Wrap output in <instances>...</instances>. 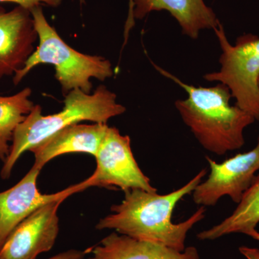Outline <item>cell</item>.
I'll use <instances>...</instances> for the list:
<instances>
[{
  "label": "cell",
  "mask_w": 259,
  "mask_h": 259,
  "mask_svg": "<svg viewBox=\"0 0 259 259\" xmlns=\"http://www.w3.org/2000/svg\"><path fill=\"white\" fill-rule=\"evenodd\" d=\"M92 256L87 259H199L194 246L180 251L166 245L136 239L114 232L100 244L86 250Z\"/></svg>",
  "instance_id": "7c38bea8"
},
{
  "label": "cell",
  "mask_w": 259,
  "mask_h": 259,
  "mask_svg": "<svg viewBox=\"0 0 259 259\" xmlns=\"http://www.w3.org/2000/svg\"><path fill=\"white\" fill-rule=\"evenodd\" d=\"M259 175L243 194L236 209L219 224L200 232L197 238L201 241H213L232 233H242L259 241Z\"/></svg>",
  "instance_id": "5bb4252c"
},
{
  "label": "cell",
  "mask_w": 259,
  "mask_h": 259,
  "mask_svg": "<svg viewBox=\"0 0 259 259\" xmlns=\"http://www.w3.org/2000/svg\"><path fill=\"white\" fill-rule=\"evenodd\" d=\"M87 252L82 250L71 249L62 252L48 259H83Z\"/></svg>",
  "instance_id": "e0dca14e"
},
{
  "label": "cell",
  "mask_w": 259,
  "mask_h": 259,
  "mask_svg": "<svg viewBox=\"0 0 259 259\" xmlns=\"http://www.w3.org/2000/svg\"><path fill=\"white\" fill-rule=\"evenodd\" d=\"M206 160L210 173L192 192L194 203L203 207L214 206L222 197L228 196L238 204L259 170V136L256 146L248 152L238 153L222 163L207 156Z\"/></svg>",
  "instance_id": "52a82bcc"
},
{
  "label": "cell",
  "mask_w": 259,
  "mask_h": 259,
  "mask_svg": "<svg viewBox=\"0 0 259 259\" xmlns=\"http://www.w3.org/2000/svg\"><path fill=\"white\" fill-rule=\"evenodd\" d=\"M80 3H81V4H83V3H85V0H79Z\"/></svg>",
  "instance_id": "ffe728a7"
},
{
  "label": "cell",
  "mask_w": 259,
  "mask_h": 259,
  "mask_svg": "<svg viewBox=\"0 0 259 259\" xmlns=\"http://www.w3.org/2000/svg\"><path fill=\"white\" fill-rule=\"evenodd\" d=\"M214 30L222 50L221 68L204 79L228 87L236 106L259 120V37L245 34L232 45L221 24Z\"/></svg>",
  "instance_id": "5b68a950"
},
{
  "label": "cell",
  "mask_w": 259,
  "mask_h": 259,
  "mask_svg": "<svg viewBox=\"0 0 259 259\" xmlns=\"http://www.w3.org/2000/svg\"><path fill=\"white\" fill-rule=\"evenodd\" d=\"M57 200L39 207L10 233L0 249V259H37L52 249L59 232Z\"/></svg>",
  "instance_id": "9c48e42d"
},
{
  "label": "cell",
  "mask_w": 259,
  "mask_h": 259,
  "mask_svg": "<svg viewBox=\"0 0 259 259\" xmlns=\"http://www.w3.org/2000/svg\"><path fill=\"white\" fill-rule=\"evenodd\" d=\"M207 173L205 168L201 170L186 185L168 194L139 189L125 191L122 202L112 206L111 214L99 221L97 229L115 230L136 239L184 251L187 233L204 219L205 207L201 206L190 218L180 223L172 222V214L181 199L192 193Z\"/></svg>",
  "instance_id": "6da1fadb"
},
{
  "label": "cell",
  "mask_w": 259,
  "mask_h": 259,
  "mask_svg": "<svg viewBox=\"0 0 259 259\" xmlns=\"http://www.w3.org/2000/svg\"><path fill=\"white\" fill-rule=\"evenodd\" d=\"M40 168L32 166L18 183L0 192V249L13 230L39 207L88 189L83 181L57 193L44 194L37 187Z\"/></svg>",
  "instance_id": "ba28073f"
},
{
  "label": "cell",
  "mask_w": 259,
  "mask_h": 259,
  "mask_svg": "<svg viewBox=\"0 0 259 259\" xmlns=\"http://www.w3.org/2000/svg\"><path fill=\"white\" fill-rule=\"evenodd\" d=\"M108 125L75 124L65 127L30 150L35 156L34 166L42 169L53 158L70 153H85L96 156Z\"/></svg>",
  "instance_id": "8fae6325"
},
{
  "label": "cell",
  "mask_w": 259,
  "mask_h": 259,
  "mask_svg": "<svg viewBox=\"0 0 259 259\" xmlns=\"http://www.w3.org/2000/svg\"><path fill=\"white\" fill-rule=\"evenodd\" d=\"M37 39L30 10L17 5L7 11L0 6V79L23 69Z\"/></svg>",
  "instance_id": "30bf717a"
},
{
  "label": "cell",
  "mask_w": 259,
  "mask_h": 259,
  "mask_svg": "<svg viewBox=\"0 0 259 259\" xmlns=\"http://www.w3.org/2000/svg\"><path fill=\"white\" fill-rule=\"evenodd\" d=\"M134 13H133V0H130V8L128 18H127V21H126L125 27V38H127L128 37V33L130 30L134 27Z\"/></svg>",
  "instance_id": "d6986e66"
},
{
  "label": "cell",
  "mask_w": 259,
  "mask_h": 259,
  "mask_svg": "<svg viewBox=\"0 0 259 259\" xmlns=\"http://www.w3.org/2000/svg\"><path fill=\"white\" fill-rule=\"evenodd\" d=\"M31 95V89L25 88L11 96L0 95V160L3 162L9 156L15 129L35 106Z\"/></svg>",
  "instance_id": "9a60e30c"
},
{
  "label": "cell",
  "mask_w": 259,
  "mask_h": 259,
  "mask_svg": "<svg viewBox=\"0 0 259 259\" xmlns=\"http://www.w3.org/2000/svg\"><path fill=\"white\" fill-rule=\"evenodd\" d=\"M38 35V45L23 69L13 76L15 86L39 64H52L55 77L60 83L63 95L79 89L90 94L93 78L105 81L113 75L110 61L99 56L81 54L69 47L47 21L41 6L30 10Z\"/></svg>",
  "instance_id": "277c9868"
},
{
  "label": "cell",
  "mask_w": 259,
  "mask_h": 259,
  "mask_svg": "<svg viewBox=\"0 0 259 259\" xmlns=\"http://www.w3.org/2000/svg\"><path fill=\"white\" fill-rule=\"evenodd\" d=\"M239 251L246 259H259V249L258 248L241 246L239 248Z\"/></svg>",
  "instance_id": "ac0fdd59"
},
{
  "label": "cell",
  "mask_w": 259,
  "mask_h": 259,
  "mask_svg": "<svg viewBox=\"0 0 259 259\" xmlns=\"http://www.w3.org/2000/svg\"><path fill=\"white\" fill-rule=\"evenodd\" d=\"M153 66L187 92V98L177 100L175 106L185 125L206 151L223 156L244 146L245 129L255 120L236 105H230L232 96L228 87L219 83L212 88H197Z\"/></svg>",
  "instance_id": "7a4b0ae2"
},
{
  "label": "cell",
  "mask_w": 259,
  "mask_h": 259,
  "mask_svg": "<svg viewBox=\"0 0 259 259\" xmlns=\"http://www.w3.org/2000/svg\"><path fill=\"white\" fill-rule=\"evenodd\" d=\"M258 85H259V79H258Z\"/></svg>",
  "instance_id": "44dd1931"
},
{
  "label": "cell",
  "mask_w": 259,
  "mask_h": 259,
  "mask_svg": "<svg viewBox=\"0 0 259 259\" xmlns=\"http://www.w3.org/2000/svg\"><path fill=\"white\" fill-rule=\"evenodd\" d=\"M95 157L96 169L84 180L88 188L101 187L120 189L123 192L133 189L157 192L135 159L129 136H122L116 127H107Z\"/></svg>",
  "instance_id": "8992f818"
},
{
  "label": "cell",
  "mask_w": 259,
  "mask_h": 259,
  "mask_svg": "<svg viewBox=\"0 0 259 259\" xmlns=\"http://www.w3.org/2000/svg\"><path fill=\"white\" fill-rule=\"evenodd\" d=\"M64 97V107L60 112L44 116L41 107L35 105L15 129L9 156L0 171L3 180L10 178L15 163L25 151H30L65 127L82 121L107 124L112 117L126 111L125 107L117 102L115 94L103 85L93 93L88 94L76 89Z\"/></svg>",
  "instance_id": "3957f363"
},
{
  "label": "cell",
  "mask_w": 259,
  "mask_h": 259,
  "mask_svg": "<svg viewBox=\"0 0 259 259\" xmlns=\"http://www.w3.org/2000/svg\"><path fill=\"white\" fill-rule=\"evenodd\" d=\"M12 3L23 7L29 10L42 5L56 8L62 3V0H0V3Z\"/></svg>",
  "instance_id": "2e32d148"
},
{
  "label": "cell",
  "mask_w": 259,
  "mask_h": 259,
  "mask_svg": "<svg viewBox=\"0 0 259 259\" xmlns=\"http://www.w3.org/2000/svg\"><path fill=\"white\" fill-rule=\"evenodd\" d=\"M166 10L171 13L191 38H198L204 29H216L220 22L204 0H133L134 18L142 19L153 11Z\"/></svg>",
  "instance_id": "4fadbf2b"
}]
</instances>
